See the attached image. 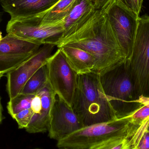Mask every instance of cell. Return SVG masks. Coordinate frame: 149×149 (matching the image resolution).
<instances>
[{
  "mask_svg": "<svg viewBox=\"0 0 149 149\" xmlns=\"http://www.w3.org/2000/svg\"><path fill=\"white\" fill-rule=\"evenodd\" d=\"M54 44L58 48L76 47L93 55L95 59L93 72L99 75L120 65L127 59L107 16L102 10H96L83 25L62 35Z\"/></svg>",
  "mask_w": 149,
  "mask_h": 149,
  "instance_id": "6da1fadb",
  "label": "cell"
},
{
  "mask_svg": "<svg viewBox=\"0 0 149 149\" xmlns=\"http://www.w3.org/2000/svg\"><path fill=\"white\" fill-rule=\"evenodd\" d=\"M72 107L83 127L118 119L94 72L78 74Z\"/></svg>",
  "mask_w": 149,
  "mask_h": 149,
  "instance_id": "7a4b0ae2",
  "label": "cell"
},
{
  "mask_svg": "<svg viewBox=\"0 0 149 149\" xmlns=\"http://www.w3.org/2000/svg\"><path fill=\"white\" fill-rule=\"evenodd\" d=\"M100 77L103 91L117 119L129 116L143 105L139 101L125 62Z\"/></svg>",
  "mask_w": 149,
  "mask_h": 149,
  "instance_id": "3957f363",
  "label": "cell"
},
{
  "mask_svg": "<svg viewBox=\"0 0 149 149\" xmlns=\"http://www.w3.org/2000/svg\"><path fill=\"white\" fill-rule=\"evenodd\" d=\"M140 126L131 123L127 117L98 123L84 127L58 141L57 146L60 149H89L113 137L132 136Z\"/></svg>",
  "mask_w": 149,
  "mask_h": 149,
  "instance_id": "277c9868",
  "label": "cell"
},
{
  "mask_svg": "<svg viewBox=\"0 0 149 149\" xmlns=\"http://www.w3.org/2000/svg\"><path fill=\"white\" fill-rule=\"evenodd\" d=\"M125 63L138 98H149V16L148 15L139 17L132 54Z\"/></svg>",
  "mask_w": 149,
  "mask_h": 149,
  "instance_id": "5b68a950",
  "label": "cell"
},
{
  "mask_svg": "<svg viewBox=\"0 0 149 149\" xmlns=\"http://www.w3.org/2000/svg\"><path fill=\"white\" fill-rule=\"evenodd\" d=\"M64 31L63 22L43 24L31 17L10 18L6 27L7 34L41 45L54 44Z\"/></svg>",
  "mask_w": 149,
  "mask_h": 149,
  "instance_id": "8992f818",
  "label": "cell"
},
{
  "mask_svg": "<svg viewBox=\"0 0 149 149\" xmlns=\"http://www.w3.org/2000/svg\"><path fill=\"white\" fill-rule=\"evenodd\" d=\"M45 65L48 83L52 89L72 107L78 74L58 48L47 59Z\"/></svg>",
  "mask_w": 149,
  "mask_h": 149,
  "instance_id": "52a82bcc",
  "label": "cell"
},
{
  "mask_svg": "<svg viewBox=\"0 0 149 149\" xmlns=\"http://www.w3.org/2000/svg\"><path fill=\"white\" fill-rule=\"evenodd\" d=\"M102 10L107 16L126 60L128 59L132 54L140 16L116 0H112Z\"/></svg>",
  "mask_w": 149,
  "mask_h": 149,
  "instance_id": "ba28073f",
  "label": "cell"
},
{
  "mask_svg": "<svg viewBox=\"0 0 149 149\" xmlns=\"http://www.w3.org/2000/svg\"><path fill=\"white\" fill-rule=\"evenodd\" d=\"M55 46L54 44H45L24 63L6 74V88L9 100L17 96L28 80L39 68L46 64Z\"/></svg>",
  "mask_w": 149,
  "mask_h": 149,
  "instance_id": "9c48e42d",
  "label": "cell"
},
{
  "mask_svg": "<svg viewBox=\"0 0 149 149\" xmlns=\"http://www.w3.org/2000/svg\"><path fill=\"white\" fill-rule=\"evenodd\" d=\"M83 127L72 107L56 94L48 128L49 137L59 141Z\"/></svg>",
  "mask_w": 149,
  "mask_h": 149,
  "instance_id": "30bf717a",
  "label": "cell"
},
{
  "mask_svg": "<svg viewBox=\"0 0 149 149\" xmlns=\"http://www.w3.org/2000/svg\"><path fill=\"white\" fill-rule=\"evenodd\" d=\"M56 94L48 83L34 95L31 104L34 115L25 129L27 132L35 134L48 131L52 107Z\"/></svg>",
  "mask_w": 149,
  "mask_h": 149,
  "instance_id": "8fae6325",
  "label": "cell"
},
{
  "mask_svg": "<svg viewBox=\"0 0 149 149\" xmlns=\"http://www.w3.org/2000/svg\"><path fill=\"white\" fill-rule=\"evenodd\" d=\"M59 0H0L4 11L11 18L37 16L55 5Z\"/></svg>",
  "mask_w": 149,
  "mask_h": 149,
  "instance_id": "7c38bea8",
  "label": "cell"
},
{
  "mask_svg": "<svg viewBox=\"0 0 149 149\" xmlns=\"http://www.w3.org/2000/svg\"><path fill=\"white\" fill-rule=\"evenodd\" d=\"M96 10L93 0H77L64 19V31L62 35L79 28L91 17Z\"/></svg>",
  "mask_w": 149,
  "mask_h": 149,
  "instance_id": "4fadbf2b",
  "label": "cell"
},
{
  "mask_svg": "<svg viewBox=\"0 0 149 149\" xmlns=\"http://www.w3.org/2000/svg\"><path fill=\"white\" fill-rule=\"evenodd\" d=\"M71 68L77 74L92 72L95 64L94 57L81 49L63 46L58 48Z\"/></svg>",
  "mask_w": 149,
  "mask_h": 149,
  "instance_id": "5bb4252c",
  "label": "cell"
},
{
  "mask_svg": "<svg viewBox=\"0 0 149 149\" xmlns=\"http://www.w3.org/2000/svg\"><path fill=\"white\" fill-rule=\"evenodd\" d=\"M42 45L7 34L0 40V55L32 54Z\"/></svg>",
  "mask_w": 149,
  "mask_h": 149,
  "instance_id": "9a60e30c",
  "label": "cell"
},
{
  "mask_svg": "<svg viewBox=\"0 0 149 149\" xmlns=\"http://www.w3.org/2000/svg\"><path fill=\"white\" fill-rule=\"evenodd\" d=\"M77 0H59L51 8L37 16L30 17L43 24L63 22Z\"/></svg>",
  "mask_w": 149,
  "mask_h": 149,
  "instance_id": "2e32d148",
  "label": "cell"
},
{
  "mask_svg": "<svg viewBox=\"0 0 149 149\" xmlns=\"http://www.w3.org/2000/svg\"><path fill=\"white\" fill-rule=\"evenodd\" d=\"M45 65L39 68L28 80L20 94H36L48 85L47 70Z\"/></svg>",
  "mask_w": 149,
  "mask_h": 149,
  "instance_id": "e0dca14e",
  "label": "cell"
},
{
  "mask_svg": "<svg viewBox=\"0 0 149 149\" xmlns=\"http://www.w3.org/2000/svg\"><path fill=\"white\" fill-rule=\"evenodd\" d=\"M134 139L132 136L113 137L99 143L89 149H134Z\"/></svg>",
  "mask_w": 149,
  "mask_h": 149,
  "instance_id": "ac0fdd59",
  "label": "cell"
},
{
  "mask_svg": "<svg viewBox=\"0 0 149 149\" xmlns=\"http://www.w3.org/2000/svg\"><path fill=\"white\" fill-rule=\"evenodd\" d=\"M34 53L32 54L0 55V74H7L15 70L29 59Z\"/></svg>",
  "mask_w": 149,
  "mask_h": 149,
  "instance_id": "d6986e66",
  "label": "cell"
},
{
  "mask_svg": "<svg viewBox=\"0 0 149 149\" xmlns=\"http://www.w3.org/2000/svg\"><path fill=\"white\" fill-rule=\"evenodd\" d=\"M35 95L20 94L15 98L9 100L7 107L8 112L11 117L23 110L30 108L31 101Z\"/></svg>",
  "mask_w": 149,
  "mask_h": 149,
  "instance_id": "ffe728a7",
  "label": "cell"
},
{
  "mask_svg": "<svg viewBox=\"0 0 149 149\" xmlns=\"http://www.w3.org/2000/svg\"><path fill=\"white\" fill-rule=\"evenodd\" d=\"M149 118L143 122L136 131V141L134 149H149Z\"/></svg>",
  "mask_w": 149,
  "mask_h": 149,
  "instance_id": "44dd1931",
  "label": "cell"
},
{
  "mask_svg": "<svg viewBox=\"0 0 149 149\" xmlns=\"http://www.w3.org/2000/svg\"><path fill=\"white\" fill-rule=\"evenodd\" d=\"M130 123L136 126H140L149 118V104L144 103L141 107L129 116Z\"/></svg>",
  "mask_w": 149,
  "mask_h": 149,
  "instance_id": "7402d4cb",
  "label": "cell"
},
{
  "mask_svg": "<svg viewBox=\"0 0 149 149\" xmlns=\"http://www.w3.org/2000/svg\"><path fill=\"white\" fill-rule=\"evenodd\" d=\"M34 115L31 107L21 111L12 117L18 124L19 129H26L29 126Z\"/></svg>",
  "mask_w": 149,
  "mask_h": 149,
  "instance_id": "603a6c76",
  "label": "cell"
},
{
  "mask_svg": "<svg viewBox=\"0 0 149 149\" xmlns=\"http://www.w3.org/2000/svg\"><path fill=\"white\" fill-rule=\"evenodd\" d=\"M127 8L140 16L143 0H116Z\"/></svg>",
  "mask_w": 149,
  "mask_h": 149,
  "instance_id": "cb8c5ba5",
  "label": "cell"
},
{
  "mask_svg": "<svg viewBox=\"0 0 149 149\" xmlns=\"http://www.w3.org/2000/svg\"><path fill=\"white\" fill-rule=\"evenodd\" d=\"M96 10L103 9L112 0H93Z\"/></svg>",
  "mask_w": 149,
  "mask_h": 149,
  "instance_id": "d4e9b609",
  "label": "cell"
},
{
  "mask_svg": "<svg viewBox=\"0 0 149 149\" xmlns=\"http://www.w3.org/2000/svg\"><path fill=\"white\" fill-rule=\"evenodd\" d=\"M4 74H0V80L1 79L2 77L3 76ZM3 120V108L1 103V98L0 97V124Z\"/></svg>",
  "mask_w": 149,
  "mask_h": 149,
  "instance_id": "484cf974",
  "label": "cell"
},
{
  "mask_svg": "<svg viewBox=\"0 0 149 149\" xmlns=\"http://www.w3.org/2000/svg\"><path fill=\"white\" fill-rule=\"evenodd\" d=\"M3 38L2 36V33L1 32V31H0V40H1V39H2V38Z\"/></svg>",
  "mask_w": 149,
  "mask_h": 149,
  "instance_id": "4316f807",
  "label": "cell"
},
{
  "mask_svg": "<svg viewBox=\"0 0 149 149\" xmlns=\"http://www.w3.org/2000/svg\"><path fill=\"white\" fill-rule=\"evenodd\" d=\"M148 131H149V123L148 125Z\"/></svg>",
  "mask_w": 149,
  "mask_h": 149,
  "instance_id": "83f0119b",
  "label": "cell"
},
{
  "mask_svg": "<svg viewBox=\"0 0 149 149\" xmlns=\"http://www.w3.org/2000/svg\"><path fill=\"white\" fill-rule=\"evenodd\" d=\"M66 149V148H63V149Z\"/></svg>",
  "mask_w": 149,
  "mask_h": 149,
  "instance_id": "f1b7e54d",
  "label": "cell"
}]
</instances>
